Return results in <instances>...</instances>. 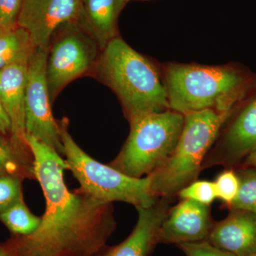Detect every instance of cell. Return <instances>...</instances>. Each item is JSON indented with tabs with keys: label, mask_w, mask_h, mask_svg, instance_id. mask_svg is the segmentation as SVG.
I'll use <instances>...</instances> for the list:
<instances>
[{
	"label": "cell",
	"mask_w": 256,
	"mask_h": 256,
	"mask_svg": "<svg viewBox=\"0 0 256 256\" xmlns=\"http://www.w3.org/2000/svg\"><path fill=\"white\" fill-rule=\"evenodd\" d=\"M24 142L46 210L34 233L13 235L2 246L12 256H98L116 229L112 203L96 200L80 188L69 191L64 178L68 166L62 156L33 136L25 134Z\"/></svg>",
	"instance_id": "1"
},
{
	"label": "cell",
	"mask_w": 256,
	"mask_h": 256,
	"mask_svg": "<svg viewBox=\"0 0 256 256\" xmlns=\"http://www.w3.org/2000/svg\"><path fill=\"white\" fill-rule=\"evenodd\" d=\"M256 82V74L235 65L174 64L166 68L164 84L170 110L186 114L233 110Z\"/></svg>",
	"instance_id": "2"
},
{
	"label": "cell",
	"mask_w": 256,
	"mask_h": 256,
	"mask_svg": "<svg viewBox=\"0 0 256 256\" xmlns=\"http://www.w3.org/2000/svg\"><path fill=\"white\" fill-rule=\"evenodd\" d=\"M98 70L118 96L130 122L170 110L166 86L154 66L122 38L116 37L102 48Z\"/></svg>",
	"instance_id": "3"
},
{
	"label": "cell",
	"mask_w": 256,
	"mask_h": 256,
	"mask_svg": "<svg viewBox=\"0 0 256 256\" xmlns=\"http://www.w3.org/2000/svg\"><path fill=\"white\" fill-rule=\"evenodd\" d=\"M234 109H206L184 114L182 132L174 151L161 168L148 175L156 196L173 197L197 180L205 158Z\"/></svg>",
	"instance_id": "4"
},
{
	"label": "cell",
	"mask_w": 256,
	"mask_h": 256,
	"mask_svg": "<svg viewBox=\"0 0 256 256\" xmlns=\"http://www.w3.org/2000/svg\"><path fill=\"white\" fill-rule=\"evenodd\" d=\"M58 124L68 170L84 193L99 201L126 202L136 208H148L159 200L152 191L149 176L131 178L110 164L96 161L74 141L68 132V119L64 118Z\"/></svg>",
	"instance_id": "5"
},
{
	"label": "cell",
	"mask_w": 256,
	"mask_h": 256,
	"mask_svg": "<svg viewBox=\"0 0 256 256\" xmlns=\"http://www.w3.org/2000/svg\"><path fill=\"white\" fill-rule=\"evenodd\" d=\"M130 124L127 140L110 165L131 178H143L171 156L182 132L184 116L168 110L141 116Z\"/></svg>",
	"instance_id": "6"
},
{
	"label": "cell",
	"mask_w": 256,
	"mask_h": 256,
	"mask_svg": "<svg viewBox=\"0 0 256 256\" xmlns=\"http://www.w3.org/2000/svg\"><path fill=\"white\" fill-rule=\"evenodd\" d=\"M50 48H37L28 60L25 94V134L33 136L58 154H64L60 124L50 106L46 77Z\"/></svg>",
	"instance_id": "7"
},
{
	"label": "cell",
	"mask_w": 256,
	"mask_h": 256,
	"mask_svg": "<svg viewBox=\"0 0 256 256\" xmlns=\"http://www.w3.org/2000/svg\"><path fill=\"white\" fill-rule=\"evenodd\" d=\"M218 146L208 152L202 170L215 165L234 168L256 150V82L234 107Z\"/></svg>",
	"instance_id": "8"
},
{
	"label": "cell",
	"mask_w": 256,
	"mask_h": 256,
	"mask_svg": "<svg viewBox=\"0 0 256 256\" xmlns=\"http://www.w3.org/2000/svg\"><path fill=\"white\" fill-rule=\"evenodd\" d=\"M68 28L48 50L46 77L50 97L87 72L96 60L92 41L73 23L68 24Z\"/></svg>",
	"instance_id": "9"
},
{
	"label": "cell",
	"mask_w": 256,
	"mask_h": 256,
	"mask_svg": "<svg viewBox=\"0 0 256 256\" xmlns=\"http://www.w3.org/2000/svg\"><path fill=\"white\" fill-rule=\"evenodd\" d=\"M82 0H24L18 25L30 34L36 48H50V38L64 25L82 18Z\"/></svg>",
	"instance_id": "10"
},
{
	"label": "cell",
	"mask_w": 256,
	"mask_h": 256,
	"mask_svg": "<svg viewBox=\"0 0 256 256\" xmlns=\"http://www.w3.org/2000/svg\"><path fill=\"white\" fill-rule=\"evenodd\" d=\"M210 206L181 200L170 208L158 234L159 244H180L207 240L214 225Z\"/></svg>",
	"instance_id": "11"
},
{
	"label": "cell",
	"mask_w": 256,
	"mask_h": 256,
	"mask_svg": "<svg viewBox=\"0 0 256 256\" xmlns=\"http://www.w3.org/2000/svg\"><path fill=\"white\" fill-rule=\"evenodd\" d=\"M172 197H160L152 206L138 207L137 223L128 238L108 246L98 256H149L158 245L161 224L171 208Z\"/></svg>",
	"instance_id": "12"
},
{
	"label": "cell",
	"mask_w": 256,
	"mask_h": 256,
	"mask_svg": "<svg viewBox=\"0 0 256 256\" xmlns=\"http://www.w3.org/2000/svg\"><path fill=\"white\" fill-rule=\"evenodd\" d=\"M226 218L215 223L208 240L214 246L236 256L256 252V214L230 210Z\"/></svg>",
	"instance_id": "13"
},
{
	"label": "cell",
	"mask_w": 256,
	"mask_h": 256,
	"mask_svg": "<svg viewBox=\"0 0 256 256\" xmlns=\"http://www.w3.org/2000/svg\"><path fill=\"white\" fill-rule=\"evenodd\" d=\"M18 60L0 70V100L11 122L13 142L24 144V102L28 60Z\"/></svg>",
	"instance_id": "14"
},
{
	"label": "cell",
	"mask_w": 256,
	"mask_h": 256,
	"mask_svg": "<svg viewBox=\"0 0 256 256\" xmlns=\"http://www.w3.org/2000/svg\"><path fill=\"white\" fill-rule=\"evenodd\" d=\"M82 18L90 34L104 48L117 33L120 12L126 4L124 0H82Z\"/></svg>",
	"instance_id": "15"
},
{
	"label": "cell",
	"mask_w": 256,
	"mask_h": 256,
	"mask_svg": "<svg viewBox=\"0 0 256 256\" xmlns=\"http://www.w3.org/2000/svg\"><path fill=\"white\" fill-rule=\"evenodd\" d=\"M36 48L30 34L18 25L0 32V70L30 58Z\"/></svg>",
	"instance_id": "16"
},
{
	"label": "cell",
	"mask_w": 256,
	"mask_h": 256,
	"mask_svg": "<svg viewBox=\"0 0 256 256\" xmlns=\"http://www.w3.org/2000/svg\"><path fill=\"white\" fill-rule=\"evenodd\" d=\"M0 220L16 236L30 235L38 228L42 217L33 214L22 198L0 213Z\"/></svg>",
	"instance_id": "17"
},
{
	"label": "cell",
	"mask_w": 256,
	"mask_h": 256,
	"mask_svg": "<svg viewBox=\"0 0 256 256\" xmlns=\"http://www.w3.org/2000/svg\"><path fill=\"white\" fill-rule=\"evenodd\" d=\"M240 186L236 198L229 207L230 210H244L256 214V170L242 168Z\"/></svg>",
	"instance_id": "18"
},
{
	"label": "cell",
	"mask_w": 256,
	"mask_h": 256,
	"mask_svg": "<svg viewBox=\"0 0 256 256\" xmlns=\"http://www.w3.org/2000/svg\"><path fill=\"white\" fill-rule=\"evenodd\" d=\"M218 200L229 208L236 198L240 186V178L233 168H228L217 176L214 182Z\"/></svg>",
	"instance_id": "19"
},
{
	"label": "cell",
	"mask_w": 256,
	"mask_h": 256,
	"mask_svg": "<svg viewBox=\"0 0 256 256\" xmlns=\"http://www.w3.org/2000/svg\"><path fill=\"white\" fill-rule=\"evenodd\" d=\"M181 200H192L210 206L217 198L214 182L206 180H196L178 192Z\"/></svg>",
	"instance_id": "20"
},
{
	"label": "cell",
	"mask_w": 256,
	"mask_h": 256,
	"mask_svg": "<svg viewBox=\"0 0 256 256\" xmlns=\"http://www.w3.org/2000/svg\"><path fill=\"white\" fill-rule=\"evenodd\" d=\"M22 197L18 178L14 175L0 174V213Z\"/></svg>",
	"instance_id": "21"
},
{
	"label": "cell",
	"mask_w": 256,
	"mask_h": 256,
	"mask_svg": "<svg viewBox=\"0 0 256 256\" xmlns=\"http://www.w3.org/2000/svg\"><path fill=\"white\" fill-rule=\"evenodd\" d=\"M16 146L8 142L4 134H0V174L16 176L20 164Z\"/></svg>",
	"instance_id": "22"
},
{
	"label": "cell",
	"mask_w": 256,
	"mask_h": 256,
	"mask_svg": "<svg viewBox=\"0 0 256 256\" xmlns=\"http://www.w3.org/2000/svg\"><path fill=\"white\" fill-rule=\"evenodd\" d=\"M24 0H0V32L18 26Z\"/></svg>",
	"instance_id": "23"
},
{
	"label": "cell",
	"mask_w": 256,
	"mask_h": 256,
	"mask_svg": "<svg viewBox=\"0 0 256 256\" xmlns=\"http://www.w3.org/2000/svg\"><path fill=\"white\" fill-rule=\"evenodd\" d=\"M186 256H236L210 244L208 240L185 242L178 245Z\"/></svg>",
	"instance_id": "24"
},
{
	"label": "cell",
	"mask_w": 256,
	"mask_h": 256,
	"mask_svg": "<svg viewBox=\"0 0 256 256\" xmlns=\"http://www.w3.org/2000/svg\"><path fill=\"white\" fill-rule=\"evenodd\" d=\"M11 122L9 116L4 110V106L0 100V134H6L11 132Z\"/></svg>",
	"instance_id": "25"
},
{
	"label": "cell",
	"mask_w": 256,
	"mask_h": 256,
	"mask_svg": "<svg viewBox=\"0 0 256 256\" xmlns=\"http://www.w3.org/2000/svg\"><path fill=\"white\" fill-rule=\"evenodd\" d=\"M242 168H250L256 170V150L242 161Z\"/></svg>",
	"instance_id": "26"
},
{
	"label": "cell",
	"mask_w": 256,
	"mask_h": 256,
	"mask_svg": "<svg viewBox=\"0 0 256 256\" xmlns=\"http://www.w3.org/2000/svg\"><path fill=\"white\" fill-rule=\"evenodd\" d=\"M0 256H12L10 255V254H8L6 250H4V248L2 246L1 244H0Z\"/></svg>",
	"instance_id": "27"
},
{
	"label": "cell",
	"mask_w": 256,
	"mask_h": 256,
	"mask_svg": "<svg viewBox=\"0 0 256 256\" xmlns=\"http://www.w3.org/2000/svg\"><path fill=\"white\" fill-rule=\"evenodd\" d=\"M124 1L128 2L130 1H146V0H124Z\"/></svg>",
	"instance_id": "28"
},
{
	"label": "cell",
	"mask_w": 256,
	"mask_h": 256,
	"mask_svg": "<svg viewBox=\"0 0 256 256\" xmlns=\"http://www.w3.org/2000/svg\"><path fill=\"white\" fill-rule=\"evenodd\" d=\"M248 256H256V254H252V255Z\"/></svg>",
	"instance_id": "29"
}]
</instances>
